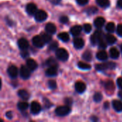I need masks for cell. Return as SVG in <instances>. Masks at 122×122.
Segmentation results:
<instances>
[{
    "instance_id": "obj_1",
    "label": "cell",
    "mask_w": 122,
    "mask_h": 122,
    "mask_svg": "<svg viewBox=\"0 0 122 122\" xmlns=\"http://www.w3.org/2000/svg\"><path fill=\"white\" fill-rule=\"evenodd\" d=\"M116 68V64L114 62H106L103 64H97L95 69L97 71H104L106 69H114Z\"/></svg>"
},
{
    "instance_id": "obj_2",
    "label": "cell",
    "mask_w": 122,
    "mask_h": 122,
    "mask_svg": "<svg viewBox=\"0 0 122 122\" xmlns=\"http://www.w3.org/2000/svg\"><path fill=\"white\" fill-rule=\"evenodd\" d=\"M71 112V109L69 106L59 107L56 109L55 113L59 117H64L68 115Z\"/></svg>"
},
{
    "instance_id": "obj_3",
    "label": "cell",
    "mask_w": 122,
    "mask_h": 122,
    "mask_svg": "<svg viewBox=\"0 0 122 122\" xmlns=\"http://www.w3.org/2000/svg\"><path fill=\"white\" fill-rule=\"evenodd\" d=\"M56 56L58 59L64 61H66L69 58V54L67 51L63 48H59L56 50Z\"/></svg>"
},
{
    "instance_id": "obj_4",
    "label": "cell",
    "mask_w": 122,
    "mask_h": 122,
    "mask_svg": "<svg viewBox=\"0 0 122 122\" xmlns=\"http://www.w3.org/2000/svg\"><path fill=\"white\" fill-rule=\"evenodd\" d=\"M104 34L101 31V30H97L94 34L91 36V39H90V41H91V44L94 46L97 45L99 41L102 39V36H103Z\"/></svg>"
},
{
    "instance_id": "obj_5",
    "label": "cell",
    "mask_w": 122,
    "mask_h": 122,
    "mask_svg": "<svg viewBox=\"0 0 122 122\" xmlns=\"http://www.w3.org/2000/svg\"><path fill=\"white\" fill-rule=\"evenodd\" d=\"M32 43L37 48H42L46 44L41 35L40 36L37 35L34 36V38L32 39Z\"/></svg>"
},
{
    "instance_id": "obj_6",
    "label": "cell",
    "mask_w": 122,
    "mask_h": 122,
    "mask_svg": "<svg viewBox=\"0 0 122 122\" xmlns=\"http://www.w3.org/2000/svg\"><path fill=\"white\" fill-rule=\"evenodd\" d=\"M35 19L37 21H45L46 19H47V13L43 10H39L36 12L35 15Z\"/></svg>"
},
{
    "instance_id": "obj_7",
    "label": "cell",
    "mask_w": 122,
    "mask_h": 122,
    "mask_svg": "<svg viewBox=\"0 0 122 122\" xmlns=\"http://www.w3.org/2000/svg\"><path fill=\"white\" fill-rule=\"evenodd\" d=\"M31 70L25 66H22L20 69V76L23 79H28L30 77Z\"/></svg>"
},
{
    "instance_id": "obj_8",
    "label": "cell",
    "mask_w": 122,
    "mask_h": 122,
    "mask_svg": "<svg viewBox=\"0 0 122 122\" xmlns=\"http://www.w3.org/2000/svg\"><path fill=\"white\" fill-rule=\"evenodd\" d=\"M7 73L11 79H15V78H16V76L18 75V69L16 66L11 65L8 68Z\"/></svg>"
},
{
    "instance_id": "obj_9",
    "label": "cell",
    "mask_w": 122,
    "mask_h": 122,
    "mask_svg": "<svg viewBox=\"0 0 122 122\" xmlns=\"http://www.w3.org/2000/svg\"><path fill=\"white\" fill-rule=\"evenodd\" d=\"M26 11L27 14L29 15H35L36 12L37 11V7L34 4L30 3L26 5Z\"/></svg>"
},
{
    "instance_id": "obj_10",
    "label": "cell",
    "mask_w": 122,
    "mask_h": 122,
    "mask_svg": "<svg viewBox=\"0 0 122 122\" xmlns=\"http://www.w3.org/2000/svg\"><path fill=\"white\" fill-rule=\"evenodd\" d=\"M41 112V106L36 102H33L31 104V112L33 114H38Z\"/></svg>"
},
{
    "instance_id": "obj_11",
    "label": "cell",
    "mask_w": 122,
    "mask_h": 122,
    "mask_svg": "<svg viewBox=\"0 0 122 122\" xmlns=\"http://www.w3.org/2000/svg\"><path fill=\"white\" fill-rule=\"evenodd\" d=\"M18 46H19L20 49L26 50L29 47V42L26 39L21 38V39H19L18 40Z\"/></svg>"
},
{
    "instance_id": "obj_12",
    "label": "cell",
    "mask_w": 122,
    "mask_h": 122,
    "mask_svg": "<svg viewBox=\"0 0 122 122\" xmlns=\"http://www.w3.org/2000/svg\"><path fill=\"white\" fill-rule=\"evenodd\" d=\"M75 89H76V91L78 93L81 94V93L85 92V90H86V85H85L84 83H83L81 81H78L75 84Z\"/></svg>"
},
{
    "instance_id": "obj_13",
    "label": "cell",
    "mask_w": 122,
    "mask_h": 122,
    "mask_svg": "<svg viewBox=\"0 0 122 122\" xmlns=\"http://www.w3.org/2000/svg\"><path fill=\"white\" fill-rule=\"evenodd\" d=\"M26 66L31 71H34L37 68L38 64L34 59H29L26 60Z\"/></svg>"
},
{
    "instance_id": "obj_14",
    "label": "cell",
    "mask_w": 122,
    "mask_h": 122,
    "mask_svg": "<svg viewBox=\"0 0 122 122\" xmlns=\"http://www.w3.org/2000/svg\"><path fill=\"white\" fill-rule=\"evenodd\" d=\"M74 46L76 49H81L84 46V41L81 38H75L74 39Z\"/></svg>"
},
{
    "instance_id": "obj_15",
    "label": "cell",
    "mask_w": 122,
    "mask_h": 122,
    "mask_svg": "<svg viewBox=\"0 0 122 122\" xmlns=\"http://www.w3.org/2000/svg\"><path fill=\"white\" fill-rule=\"evenodd\" d=\"M45 30L47 33L50 34H53L56 32V26L54 24L51 23H48L46 26H45Z\"/></svg>"
},
{
    "instance_id": "obj_16",
    "label": "cell",
    "mask_w": 122,
    "mask_h": 122,
    "mask_svg": "<svg viewBox=\"0 0 122 122\" xmlns=\"http://www.w3.org/2000/svg\"><path fill=\"white\" fill-rule=\"evenodd\" d=\"M81 29H82V28H81V26H79V25H76V26L71 27V30H70V31H71V34L73 36H79V35L81 34Z\"/></svg>"
},
{
    "instance_id": "obj_17",
    "label": "cell",
    "mask_w": 122,
    "mask_h": 122,
    "mask_svg": "<svg viewBox=\"0 0 122 122\" xmlns=\"http://www.w3.org/2000/svg\"><path fill=\"white\" fill-rule=\"evenodd\" d=\"M104 24H105V19H104V18H103L102 16L97 17L94 20V25L97 28H99L100 29V28L103 27V26L104 25Z\"/></svg>"
},
{
    "instance_id": "obj_18",
    "label": "cell",
    "mask_w": 122,
    "mask_h": 122,
    "mask_svg": "<svg viewBox=\"0 0 122 122\" xmlns=\"http://www.w3.org/2000/svg\"><path fill=\"white\" fill-rule=\"evenodd\" d=\"M112 105H113V108H114L117 112H122V102L121 101L114 100V101L112 102Z\"/></svg>"
},
{
    "instance_id": "obj_19",
    "label": "cell",
    "mask_w": 122,
    "mask_h": 122,
    "mask_svg": "<svg viewBox=\"0 0 122 122\" xmlns=\"http://www.w3.org/2000/svg\"><path fill=\"white\" fill-rule=\"evenodd\" d=\"M57 67H49L46 71V75L47 76H54L57 74Z\"/></svg>"
},
{
    "instance_id": "obj_20",
    "label": "cell",
    "mask_w": 122,
    "mask_h": 122,
    "mask_svg": "<svg viewBox=\"0 0 122 122\" xmlns=\"http://www.w3.org/2000/svg\"><path fill=\"white\" fill-rule=\"evenodd\" d=\"M18 95L20 98H21L22 99L24 100H27L29 99V94L26 91V90H24V89H21L18 92Z\"/></svg>"
},
{
    "instance_id": "obj_21",
    "label": "cell",
    "mask_w": 122,
    "mask_h": 122,
    "mask_svg": "<svg viewBox=\"0 0 122 122\" xmlns=\"http://www.w3.org/2000/svg\"><path fill=\"white\" fill-rule=\"evenodd\" d=\"M106 41H107V43L108 44L112 45V44L116 43L117 38L112 34H107V35H106Z\"/></svg>"
},
{
    "instance_id": "obj_22",
    "label": "cell",
    "mask_w": 122,
    "mask_h": 122,
    "mask_svg": "<svg viewBox=\"0 0 122 122\" xmlns=\"http://www.w3.org/2000/svg\"><path fill=\"white\" fill-rule=\"evenodd\" d=\"M46 66H48L49 67H57L58 66V63L56 61V59H54V58L48 59L46 61Z\"/></svg>"
},
{
    "instance_id": "obj_23",
    "label": "cell",
    "mask_w": 122,
    "mask_h": 122,
    "mask_svg": "<svg viewBox=\"0 0 122 122\" xmlns=\"http://www.w3.org/2000/svg\"><path fill=\"white\" fill-rule=\"evenodd\" d=\"M97 58L99 60L104 61V60L107 59L108 55H107V54L106 51H99V52L97 54Z\"/></svg>"
},
{
    "instance_id": "obj_24",
    "label": "cell",
    "mask_w": 122,
    "mask_h": 122,
    "mask_svg": "<svg viewBox=\"0 0 122 122\" xmlns=\"http://www.w3.org/2000/svg\"><path fill=\"white\" fill-rule=\"evenodd\" d=\"M96 1L97 4L102 8H107L110 6L109 0H96Z\"/></svg>"
},
{
    "instance_id": "obj_25",
    "label": "cell",
    "mask_w": 122,
    "mask_h": 122,
    "mask_svg": "<svg viewBox=\"0 0 122 122\" xmlns=\"http://www.w3.org/2000/svg\"><path fill=\"white\" fill-rule=\"evenodd\" d=\"M109 53H110V56H111V57L112 59H117L119 56V54H120L118 49H116L115 47L111 48V49L109 51Z\"/></svg>"
},
{
    "instance_id": "obj_26",
    "label": "cell",
    "mask_w": 122,
    "mask_h": 122,
    "mask_svg": "<svg viewBox=\"0 0 122 122\" xmlns=\"http://www.w3.org/2000/svg\"><path fill=\"white\" fill-rule=\"evenodd\" d=\"M58 37L60 40H61L62 41H64V42H67L69 40V36L66 32H62V33L59 34Z\"/></svg>"
},
{
    "instance_id": "obj_27",
    "label": "cell",
    "mask_w": 122,
    "mask_h": 122,
    "mask_svg": "<svg viewBox=\"0 0 122 122\" xmlns=\"http://www.w3.org/2000/svg\"><path fill=\"white\" fill-rule=\"evenodd\" d=\"M17 107L20 111H24L29 107V104L25 102H20L18 103Z\"/></svg>"
},
{
    "instance_id": "obj_28",
    "label": "cell",
    "mask_w": 122,
    "mask_h": 122,
    "mask_svg": "<svg viewBox=\"0 0 122 122\" xmlns=\"http://www.w3.org/2000/svg\"><path fill=\"white\" fill-rule=\"evenodd\" d=\"M82 58L88 61H90L92 59V53L90 51H86L82 56Z\"/></svg>"
},
{
    "instance_id": "obj_29",
    "label": "cell",
    "mask_w": 122,
    "mask_h": 122,
    "mask_svg": "<svg viewBox=\"0 0 122 122\" xmlns=\"http://www.w3.org/2000/svg\"><path fill=\"white\" fill-rule=\"evenodd\" d=\"M78 66L79 68L81 69H84V70H87V69H90L92 67L89 64L85 63V62H82V61H80L78 63Z\"/></svg>"
},
{
    "instance_id": "obj_30",
    "label": "cell",
    "mask_w": 122,
    "mask_h": 122,
    "mask_svg": "<svg viewBox=\"0 0 122 122\" xmlns=\"http://www.w3.org/2000/svg\"><path fill=\"white\" fill-rule=\"evenodd\" d=\"M104 86L106 88V89L109 90V91H113L114 89H115V86L114 85V83L112 81H107L105 84H104Z\"/></svg>"
},
{
    "instance_id": "obj_31",
    "label": "cell",
    "mask_w": 122,
    "mask_h": 122,
    "mask_svg": "<svg viewBox=\"0 0 122 122\" xmlns=\"http://www.w3.org/2000/svg\"><path fill=\"white\" fill-rule=\"evenodd\" d=\"M106 30L109 32H114L115 31V24L113 22H109L106 26Z\"/></svg>"
},
{
    "instance_id": "obj_32",
    "label": "cell",
    "mask_w": 122,
    "mask_h": 122,
    "mask_svg": "<svg viewBox=\"0 0 122 122\" xmlns=\"http://www.w3.org/2000/svg\"><path fill=\"white\" fill-rule=\"evenodd\" d=\"M41 37H42V39H44V41L45 43H49V42H50V41H51V39H52L51 35H49V34H46V33H42V34H41Z\"/></svg>"
},
{
    "instance_id": "obj_33",
    "label": "cell",
    "mask_w": 122,
    "mask_h": 122,
    "mask_svg": "<svg viewBox=\"0 0 122 122\" xmlns=\"http://www.w3.org/2000/svg\"><path fill=\"white\" fill-rule=\"evenodd\" d=\"M86 11V13L88 14H94L98 11V9H97V8H96L94 6H92V7L88 8Z\"/></svg>"
},
{
    "instance_id": "obj_34",
    "label": "cell",
    "mask_w": 122,
    "mask_h": 122,
    "mask_svg": "<svg viewBox=\"0 0 122 122\" xmlns=\"http://www.w3.org/2000/svg\"><path fill=\"white\" fill-rule=\"evenodd\" d=\"M58 45H59L58 43H57L56 41H52V42L50 43L49 46V49L50 50H52V51H54V50H57Z\"/></svg>"
},
{
    "instance_id": "obj_35",
    "label": "cell",
    "mask_w": 122,
    "mask_h": 122,
    "mask_svg": "<svg viewBox=\"0 0 122 122\" xmlns=\"http://www.w3.org/2000/svg\"><path fill=\"white\" fill-rule=\"evenodd\" d=\"M102 99V95L100 93H96L94 96V100L95 102H100Z\"/></svg>"
},
{
    "instance_id": "obj_36",
    "label": "cell",
    "mask_w": 122,
    "mask_h": 122,
    "mask_svg": "<svg viewBox=\"0 0 122 122\" xmlns=\"http://www.w3.org/2000/svg\"><path fill=\"white\" fill-rule=\"evenodd\" d=\"M92 25L91 24H85L84 25V31L86 33H87V34L90 33L91 31H92Z\"/></svg>"
},
{
    "instance_id": "obj_37",
    "label": "cell",
    "mask_w": 122,
    "mask_h": 122,
    "mask_svg": "<svg viewBox=\"0 0 122 122\" xmlns=\"http://www.w3.org/2000/svg\"><path fill=\"white\" fill-rule=\"evenodd\" d=\"M98 45H99V47L100 49H104L107 48V43L104 41V40L103 39V38L99 41L98 43Z\"/></svg>"
},
{
    "instance_id": "obj_38",
    "label": "cell",
    "mask_w": 122,
    "mask_h": 122,
    "mask_svg": "<svg viewBox=\"0 0 122 122\" xmlns=\"http://www.w3.org/2000/svg\"><path fill=\"white\" fill-rule=\"evenodd\" d=\"M48 85H49V87L51 89H56V83L55 82V81H53V80L49 81Z\"/></svg>"
},
{
    "instance_id": "obj_39",
    "label": "cell",
    "mask_w": 122,
    "mask_h": 122,
    "mask_svg": "<svg viewBox=\"0 0 122 122\" xmlns=\"http://www.w3.org/2000/svg\"><path fill=\"white\" fill-rule=\"evenodd\" d=\"M59 21H60V22L62 23V24H66V23L68 22L69 19H68V17H67L66 16H61L60 17V19H59Z\"/></svg>"
},
{
    "instance_id": "obj_40",
    "label": "cell",
    "mask_w": 122,
    "mask_h": 122,
    "mask_svg": "<svg viewBox=\"0 0 122 122\" xmlns=\"http://www.w3.org/2000/svg\"><path fill=\"white\" fill-rule=\"evenodd\" d=\"M64 103L66 104V106L70 107L73 104V101H72V99L71 98H66L65 100H64Z\"/></svg>"
},
{
    "instance_id": "obj_41",
    "label": "cell",
    "mask_w": 122,
    "mask_h": 122,
    "mask_svg": "<svg viewBox=\"0 0 122 122\" xmlns=\"http://www.w3.org/2000/svg\"><path fill=\"white\" fill-rule=\"evenodd\" d=\"M76 1L77 4H79V5H81V6L86 5L88 3V1H89V0H76Z\"/></svg>"
},
{
    "instance_id": "obj_42",
    "label": "cell",
    "mask_w": 122,
    "mask_h": 122,
    "mask_svg": "<svg viewBox=\"0 0 122 122\" xmlns=\"http://www.w3.org/2000/svg\"><path fill=\"white\" fill-rule=\"evenodd\" d=\"M117 32L118 35H119L120 36H122V24H119L118 25Z\"/></svg>"
},
{
    "instance_id": "obj_43",
    "label": "cell",
    "mask_w": 122,
    "mask_h": 122,
    "mask_svg": "<svg viewBox=\"0 0 122 122\" xmlns=\"http://www.w3.org/2000/svg\"><path fill=\"white\" fill-rule=\"evenodd\" d=\"M117 85H118V86H119L120 89H122V77L118 78V79H117Z\"/></svg>"
},
{
    "instance_id": "obj_44",
    "label": "cell",
    "mask_w": 122,
    "mask_h": 122,
    "mask_svg": "<svg viewBox=\"0 0 122 122\" xmlns=\"http://www.w3.org/2000/svg\"><path fill=\"white\" fill-rule=\"evenodd\" d=\"M6 117L7 119H12V117H13V114H12V112H7L6 113Z\"/></svg>"
},
{
    "instance_id": "obj_45",
    "label": "cell",
    "mask_w": 122,
    "mask_h": 122,
    "mask_svg": "<svg viewBox=\"0 0 122 122\" xmlns=\"http://www.w3.org/2000/svg\"><path fill=\"white\" fill-rule=\"evenodd\" d=\"M21 56L23 57V58H26V57H28L29 56V54L27 52V51H22L21 53Z\"/></svg>"
},
{
    "instance_id": "obj_46",
    "label": "cell",
    "mask_w": 122,
    "mask_h": 122,
    "mask_svg": "<svg viewBox=\"0 0 122 122\" xmlns=\"http://www.w3.org/2000/svg\"><path fill=\"white\" fill-rule=\"evenodd\" d=\"M49 1L53 4H59L61 1V0H49Z\"/></svg>"
},
{
    "instance_id": "obj_47",
    "label": "cell",
    "mask_w": 122,
    "mask_h": 122,
    "mask_svg": "<svg viewBox=\"0 0 122 122\" xmlns=\"http://www.w3.org/2000/svg\"><path fill=\"white\" fill-rule=\"evenodd\" d=\"M117 6L120 9H122V0H119L117 1Z\"/></svg>"
},
{
    "instance_id": "obj_48",
    "label": "cell",
    "mask_w": 122,
    "mask_h": 122,
    "mask_svg": "<svg viewBox=\"0 0 122 122\" xmlns=\"http://www.w3.org/2000/svg\"><path fill=\"white\" fill-rule=\"evenodd\" d=\"M92 122H97V121H99V119L97 117H94V116H93V117H91V119H90Z\"/></svg>"
},
{
    "instance_id": "obj_49",
    "label": "cell",
    "mask_w": 122,
    "mask_h": 122,
    "mask_svg": "<svg viewBox=\"0 0 122 122\" xmlns=\"http://www.w3.org/2000/svg\"><path fill=\"white\" fill-rule=\"evenodd\" d=\"M104 109H108L109 108V102H105L104 103Z\"/></svg>"
},
{
    "instance_id": "obj_50",
    "label": "cell",
    "mask_w": 122,
    "mask_h": 122,
    "mask_svg": "<svg viewBox=\"0 0 122 122\" xmlns=\"http://www.w3.org/2000/svg\"><path fill=\"white\" fill-rule=\"evenodd\" d=\"M118 96H119V97L121 99H122V91H120V92H119Z\"/></svg>"
},
{
    "instance_id": "obj_51",
    "label": "cell",
    "mask_w": 122,
    "mask_h": 122,
    "mask_svg": "<svg viewBox=\"0 0 122 122\" xmlns=\"http://www.w3.org/2000/svg\"><path fill=\"white\" fill-rule=\"evenodd\" d=\"M121 51H122V44L121 45Z\"/></svg>"
}]
</instances>
